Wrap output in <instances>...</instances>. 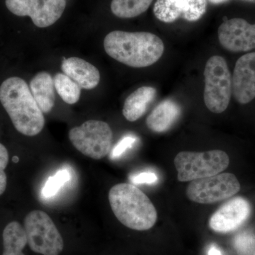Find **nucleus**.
<instances>
[{
  "instance_id": "obj_7",
  "label": "nucleus",
  "mask_w": 255,
  "mask_h": 255,
  "mask_svg": "<svg viewBox=\"0 0 255 255\" xmlns=\"http://www.w3.org/2000/svg\"><path fill=\"white\" fill-rule=\"evenodd\" d=\"M74 147L84 155L94 159H103L110 154L113 144V132L108 124L89 120L69 132Z\"/></svg>"
},
{
  "instance_id": "obj_5",
  "label": "nucleus",
  "mask_w": 255,
  "mask_h": 255,
  "mask_svg": "<svg viewBox=\"0 0 255 255\" xmlns=\"http://www.w3.org/2000/svg\"><path fill=\"white\" fill-rule=\"evenodd\" d=\"M179 182H191L196 179L212 177L228 168L229 156L220 150L206 152H180L174 158Z\"/></svg>"
},
{
  "instance_id": "obj_28",
  "label": "nucleus",
  "mask_w": 255,
  "mask_h": 255,
  "mask_svg": "<svg viewBox=\"0 0 255 255\" xmlns=\"http://www.w3.org/2000/svg\"><path fill=\"white\" fill-rule=\"evenodd\" d=\"M209 1L210 2L213 3V4H219L225 2V1H228V0H209Z\"/></svg>"
},
{
  "instance_id": "obj_29",
  "label": "nucleus",
  "mask_w": 255,
  "mask_h": 255,
  "mask_svg": "<svg viewBox=\"0 0 255 255\" xmlns=\"http://www.w3.org/2000/svg\"><path fill=\"white\" fill-rule=\"evenodd\" d=\"M254 255H255V253H254Z\"/></svg>"
},
{
  "instance_id": "obj_10",
  "label": "nucleus",
  "mask_w": 255,
  "mask_h": 255,
  "mask_svg": "<svg viewBox=\"0 0 255 255\" xmlns=\"http://www.w3.org/2000/svg\"><path fill=\"white\" fill-rule=\"evenodd\" d=\"M218 36L221 46L233 53L255 48V24L241 18L226 20L219 26Z\"/></svg>"
},
{
  "instance_id": "obj_9",
  "label": "nucleus",
  "mask_w": 255,
  "mask_h": 255,
  "mask_svg": "<svg viewBox=\"0 0 255 255\" xmlns=\"http://www.w3.org/2000/svg\"><path fill=\"white\" fill-rule=\"evenodd\" d=\"M5 4L12 14L30 16L33 23L46 28L56 22L66 6L65 0H6Z\"/></svg>"
},
{
  "instance_id": "obj_17",
  "label": "nucleus",
  "mask_w": 255,
  "mask_h": 255,
  "mask_svg": "<svg viewBox=\"0 0 255 255\" xmlns=\"http://www.w3.org/2000/svg\"><path fill=\"white\" fill-rule=\"evenodd\" d=\"M2 253L1 255H26L23 250L27 246V238L23 226L18 221H11L2 232Z\"/></svg>"
},
{
  "instance_id": "obj_14",
  "label": "nucleus",
  "mask_w": 255,
  "mask_h": 255,
  "mask_svg": "<svg viewBox=\"0 0 255 255\" xmlns=\"http://www.w3.org/2000/svg\"><path fill=\"white\" fill-rule=\"evenodd\" d=\"M33 98L43 114H48L55 105L54 80L46 72L37 74L30 82Z\"/></svg>"
},
{
  "instance_id": "obj_6",
  "label": "nucleus",
  "mask_w": 255,
  "mask_h": 255,
  "mask_svg": "<svg viewBox=\"0 0 255 255\" xmlns=\"http://www.w3.org/2000/svg\"><path fill=\"white\" fill-rule=\"evenodd\" d=\"M27 245L33 253L42 255H60L64 242L53 220L44 211L34 210L23 220Z\"/></svg>"
},
{
  "instance_id": "obj_12",
  "label": "nucleus",
  "mask_w": 255,
  "mask_h": 255,
  "mask_svg": "<svg viewBox=\"0 0 255 255\" xmlns=\"http://www.w3.org/2000/svg\"><path fill=\"white\" fill-rule=\"evenodd\" d=\"M235 100L247 105L255 98V52L243 55L236 62L232 78Z\"/></svg>"
},
{
  "instance_id": "obj_18",
  "label": "nucleus",
  "mask_w": 255,
  "mask_h": 255,
  "mask_svg": "<svg viewBox=\"0 0 255 255\" xmlns=\"http://www.w3.org/2000/svg\"><path fill=\"white\" fill-rule=\"evenodd\" d=\"M153 0H112L111 9L117 17L130 18L142 14Z\"/></svg>"
},
{
  "instance_id": "obj_19",
  "label": "nucleus",
  "mask_w": 255,
  "mask_h": 255,
  "mask_svg": "<svg viewBox=\"0 0 255 255\" xmlns=\"http://www.w3.org/2000/svg\"><path fill=\"white\" fill-rule=\"evenodd\" d=\"M53 80L55 90L65 103L74 105L78 102L81 88L78 84L63 73L57 74Z\"/></svg>"
},
{
  "instance_id": "obj_13",
  "label": "nucleus",
  "mask_w": 255,
  "mask_h": 255,
  "mask_svg": "<svg viewBox=\"0 0 255 255\" xmlns=\"http://www.w3.org/2000/svg\"><path fill=\"white\" fill-rule=\"evenodd\" d=\"M61 68L63 73L78 84L80 88L92 90L100 83V73L98 69L81 58H64Z\"/></svg>"
},
{
  "instance_id": "obj_8",
  "label": "nucleus",
  "mask_w": 255,
  "mask_h": 255,
  "mask_svg": "<svg viewBox=\"0 0 255 255\" xmlns=\"http://www.w3.org/2000/svg\"><path fill=\"white\" fill-rule=\"evenodd\" d=\"M241 190V184L233 174L220 173L191 181L187 188L189 200L211 204L232 197Z\"/></svg>"
},
{
  "instance_id": "obj_15",
  "label": "nucleus",
  "mask_w": 255,
  "mask_h": 255,
  "mask_svg": "<svg viewBox=\"0 0 255 255\" xmlns=\"http://www.w3.org/2000/svg\"><path fill=\"white\" fill-rule=\"evenodd\" d=\"M154 87L143 86L130 94L124 102L123 115L128 122H134L141 118L156 97Z\"/></svg>"
},
{
  "instance_id": "obj_4",
  "label": "nucleus",
  "mask_w": 255,
  "mask_h": 255,
  "mask_svg": "<svg viewBox=\"0 0 255 255\" xmlns=\"http://www.w3.org/2000/svg\"><path fill=\"white\" fill-rule=\"evenodd\" d=\"M204 75V103L213 113H223L233 95L232 75L226 59L219 55L211 57L206 62Z\"/></svg>"
},
{
  "instance_id": "obj_25",
  "label": "nucleus",
  "mask_w": 255,
  "mask_h": 255,
  "mask_svg": "<svg viewBox=\"0 0 255 255\" xmlns=\"http://www.w3.org/2000/svg\"><path fill=\"white\" fill-rule=\"evenodd\" d=\"M136 140V137L133 136V135H127V136L124 137L111 151V157L116 159L121 157L128 149L132 147Z\"/></svg>"
},
{
  "instance_id": "obj_20",
  "label": "nucleus",
  "mask_w": 255,
  "mask_h": 255,
  "mask_svg": "<svg viewBox=\"0 0 255 255\" xmlns=\"http://www.w3.org/2000/svg\"><path fill=\"white\" fill-rule=\"evenodd\" d=\"M157 19L164 23H172L182 16L177 0H157L153 7Z\"/></svg>"
},
{
  "instance_id": "obj_23",
  "label": "nucleus",
  "mask_w": 255,
  "mask_h": 255,
  "mask_svg": "<svg viewBox=\"0 0 255 255\" xmlns=\"http://www.w3.org/2000/svg\"><path fill=\"white\" fill-rule=\"evenodd\" d=\"M233 246L239 255H252L255 252V235L253 233L242 232L233 240Z\"/></svg>"
},
{
  "instance_id": "obj_24",
  "label": "nucleus",
  "mask_w": 255,
  "mask_h": 255,
  "mask_svg": "<svg viewBox=\"0 0 255 255\" xmlns=\"http://www.w3.org/2000/svg\"><path fill=\"white\" fill-rule=\"evenodd\" d=\"M9 162V155L7 149L0 142V196L2 195L7 187L6 167Z\"/></svg>"
},
{
  "instance_id": "obj_2",
  "label": "nucleus",
  "mask_w": 255,
  "mask_h": 255,
  "mask_svg": "<svg viewBox=\"0 0 255 255\" xmlns=\"http://www.w3.org/2000/svg\"><path fill=\"white\" fill-rule=\"evenodd\" d=\"M0 102L20 133L35 136L42 131L44 116L23 79L11 77L1 83Z\"/></svg>"
},
{
  "instance_id": "obj_1",
  "label": "nucleus",
  "mask_w": 255,
  "mask_h": 255,
  "mask_svg": "<svg viewBox=\"0 0 255 255\" xmlns=\"http://www.w3.org/2000/svg\"><path fill=\"white\" fill-rule=\"evenodd\" d=\"M104 47L114 60L137 68L157 63L164 50L162 39L150 32H110L105 37Z\"/></svg>"
},
{
  "instance_id": "obj_27",
  "label": "nucleus",
  "mask_w": 255,
  "mask_h": 255,
  "mask_svg": "<svg viewBox=\"0 0 255 255\" xmlns=\"http://www.w3.org/2000/svg\"><path fill=\"white\" fill-rule=\"evenodd\" d=\"M208 255H223L222 251L216 246V245H211L210 246L209 251H208Z\"/></svg>"
},
{
  "instance_id": "obj_26",
  "label": "nucleus",
  "mask_w": 255,
  "mask_h": 255,
  "mask_svg": "<svg viewBox=\"0 0 255 255\" xmlns=\"http://www.w3.org/2000/svg\"><path fill=\"white\" fill-rule=\"evenodd\" d=\"M130 180L134 184H153L157 182L158 177L154 172H145L131 176Z\"/></svg>"
},
{
  "instance_id": "obj_3",
  "label": "nucleus",
  "mask_w": 255,
  "mask_h": 255,
  "mask_svg": "<svg viewBox=\"0 0 255 255\" xmlns=\"http://www.w3.org/2000/svg\"><path fill=\"white\" fill-rule=\"evenodd\" d=\"M111 208L117 219L126 227L138 231L155 226L157 212L145 193L132 184L120 183L109 192Z\"/></svg>"
},
{
  "instance_id": "obj_21",
  "label": "nucleus",
  "mask_w": 255,
  "mask_h": 255,
  "mask_svg": "<svg viewBox=\"0 0 255 255\" xmlns=\"http://www.w3.org/2000/svg\"><path fill=\"white\" fill-rule=\"evenodd\" d=\"M183 18L189 21L200 19L206 13V0H177Z\"/></svg>"
},
{
  "instance_id": "obj_11",
  "label": "nucleus",
  "mask_w": 255,
  "mask_h": 255,
  "mask_svg": "<svg viewBox=\"0 0 255 255\" xmlns=\"http://www.w3.org/2000/svg\"><path fill=\"white\" fill-rule=\"evenodd\" d=\"M251 206L244 198L236 197L219 208L209 219V227L215 232L226 233L235 231L246 222Z\"/></svg>"
},
{
  "instance_id": "obj_22",
  "label": "nucleus",
  "mask_w": 255,
  "mask_h": 255,
  "mask_svg": "<svg viewBox=\"0 0 255 255\" xmlns=\"http://www.w3.org/2000/svg\"><path fill=\"white\" fill-rule=\"evenodd\" d=\"M70 178L68 169H60L53 177L48 178L42 190V194L46 198L55 196Z\"/></svg>"
},
{
  "instance_id": "obj_16",
  "label": "nucleus",
  "mask_w": 255,
  "mask_h": 255,
  "mask_svg": "<svg viewBox=\"0 0 255 255\" xmlns=\"http://www.w3.org/2000/svg\"><path fill=\"white\" fill-rule=\"evenodd\" d=\"M180 107L172 100H165L159 104L146 119V125L155 132L168 130L180 115Z\"/></svg>"
}]
</instances>
